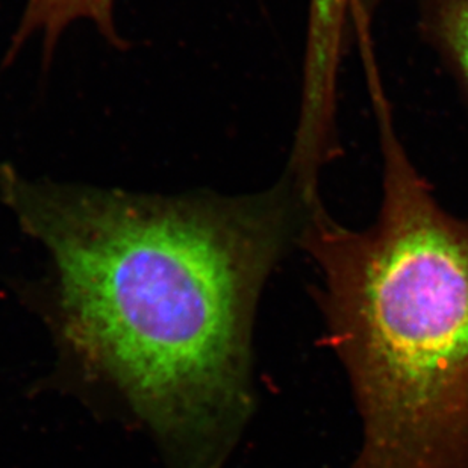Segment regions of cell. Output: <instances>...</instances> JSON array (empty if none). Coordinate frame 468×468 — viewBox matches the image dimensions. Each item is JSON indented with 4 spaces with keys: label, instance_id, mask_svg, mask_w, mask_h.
<instances>
[{
    "label": "cell",
    "instance_id": "6",
    "mask_svg": "<svg viewBox=\"0 0 468 468\" xmlns=\"http://www.w3.org/2000/svg\"><path fill=\"white\" fill-rule=\"evenodd\" d=\"M379 0H352V5H358V8L364 13H368Z\"/></svg>",
    "mask_w": 468,
    "mask_h": 468
},
{
    "label": "cell",
    "instance_id": "1",
    "mask_svg": "<svg viewBox=\"0 0 468 468\" xmlns=\"http://www.w3.org/2000/svg\"><path fill=\"white\" fill-rule=\"evenodd\" d=\"M0 197L52 258L64 340L112 385L170 468H220L253 411L265 281L297 230L287 182L246 197L133 195L29 181Z\"/></svg>",
    "mask_w": 468,
    "mask_h": 468
},
{
    "label": "cell",
    "instance_id": "2",
    "mask_svg": "<svg viewBox=\"0 0 468 468\" xmlns=\"http://www.w3.org/2000/svg\"><path fill=\"white\" fill-rule=\"evenodd\" d=\"M384 195L349 229L318 207L297 241L317 265L324 343L361 424L350 468H468V217L442 208L379 106Z\"/></svg>",
    "mask_w": 468,
    "mask_h": 468
},
{
    "label": "cell",
    "instance_id": "3",
    "mask_svg": "<svg viewBox=\"0 0 468 468\" xmlns=\"http://www.w3.org/2000/svg\"><path fill=\"white\" fill-rule=\"evenodd\" d=\"M112 6L114 0H27L22 22L14 34L13 43L6 55V62L16 57L20 46L34 32H41L45 36V61H50L62 31L80 18H89L94 22L99 32L111 45L124 49L126 45L115 31Z\"/></svg>",
    "mask_w": 468,
    "mask_h": 468
},
{
    "label": "cell",
    "instance_id": "5",
    "mask_svg": "<svg viewBox=\"0 0 468 468\" xmlns=\"http://www.w3.org/2000/svg\"><path fill=\"white\" fill-rule=\"evenodd\" d=\"M314 23L323 25L326 31L327 25H338L341 16L347 5H352V0H313Z\"/></svg>",
    "mask_w": 468,
    "mask_h": 468
},
{
    "label": "cell",
    "instance_id": "4",
    "mask_svg": "<svg viewBox=\"0 0 468 468\" xmlns=\"http://www.w3.org/2000/svg\"><path fill=\"white\" fill-rule=\"evenodd\" d=\"M426 27L468 96V0H431Z\"/></svg>",
    "mask_w": 468,
    "mask_h": 468
}]
</instances>
